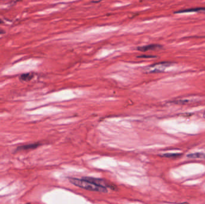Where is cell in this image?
<instances>
[{"label":"cell","instance_id":"6da1fadb","mask_svg":"<svg viewBox=\"0 0 205 204\" xmlns=\"http://www.w3.org/2000/svg\"><path fill=\"white\" fill-rule=\"evenodd\" d=\"M69 181L71 183L74 184L76 186L79 187L95 191H99V192L107 193L108 192L107 188L100 186L91 181L85 180V179H79L76 178H69Z\"/></svg>","mask_w":205,"mask_h":204},{"label":"cell","instance_id":"7a4b0ae2","mask_svg":"<svg viewBox=\"0 0 205 204\" xmlns=\"http://www.w3.org/2000/svg\"><path fill=\"white\" fill-rule=\"evenodd\" d=\"M173 64L168 62H161L150 65L144 68V71L147 73H156L163 72L167 67L170 66Z\"/></svg>","mask_w":205,"mask_h":204},{"label":"cell","instance_id":"3957f363","mask_svg":"<svg viewBox=\"0 0 205 204\" xmlns=\"http://www.w3.org/2000/svg\"><path fill=\"white\" fill-rule=\"evenodd\" d=\"M83 179H85L86 180L91 181L95 184H97L98 185H100V186H102V187H104L106 188H110L112 189H114V187L113 185L111 184H110L109 183H108L102 179H100V178H94V177H85L82 178Z\"/></svg>","mask_w":205,"mask_h":204},{"label":"cell","instance_id":"277c9868","mask_svg":"<svg viewBox=\"0 0 205 204\" xmlns=\"http://www.w3.org/2000/svg\"><path fill=\"white\" fill-rule=\"evenodd\" d=\"M162 47V46L160 45L157 44H152V45H149L144 46L141 47H138L137 48V51L142 52H145L149 51H155L158 50V49H161Z\"/></svg>","mask_w":205,"mask_h":204},{"label":"cell","instance_id":"5b68a950","mask_svg":"<svg viewBox=\"0 0 205 204\" xmlns=\"http://www.w3.org/2000/svg\"><path fill=\"white\" fill-rule=\"evenodd\" d=\"M201 11H205V7H196V8H192V9H188L185 10H180L174 12V13L179 14V13H192V12H201Z\"/></svg>","mask_w":205,"mask_h":204},{"label":"cell","instance_id":"8992f818","mask_svg":"<svg viewBox=\"0 0 205 204\" xmlns=\"http://www.w3.org/2000/svg\"><path fill=\"white\" fill-rule=\"evenodd\" d=\"M40 144L39 143H34V144H30L27 145H24L22 146H20L17 148L18 150H28L31 149H34L38 147Z\"/></svg>","mask_w":205,"mask_h":204},{"label":"cell","instance_id":"52a82bcc","mask_svg":"<svg viewBox=\"0 0 205 204\" xmlns=\"http://www.w3.org/2000/svg\"><path fill=\"white\" fill-rule=\"evenodd\" d=\"M188 158L191 159H205V153H191L187 155Z\"/></svg>","mask_w":205,"mask_h":204},{"label":"cell","instance_id":"ba28073f","mask_svg":"<svg viewBox=\"0 0 205 204\" xmlns=\"http://www.w3.org/2000/svg\"><path fill=\"white\" fill-rule=\"evenodd\" d=\"M34 77V74L33 73H25L23 74L20 76V80L23 82L30 81Z\"/></svg>","mask_w":205,"mask_h":204},{"label":"cell","instance_id":"9c48e42d","mask_svg":"<svg viewBox=\"0 0 205 204\" xmlns=\"http://www.w3.org/2000/svg\"><path fill=\"white\" fill-rule=\"evenodd\" d=\"M180 155H181V154H178V153H166L162 154L161 156L162 157H176Z\"/></svg>","mask_w":205,"mask_h":204},{"label":"cell","instance_id":"30bf717a","mask_svg":"<svg viewBox=\"0 0 205 204\" xmlns=\"http://www.w3.org/2000/svg\"><path fill=\"white\" fill-rule=\"evenodd\" d=\"M156 56H148V55H142V56H138V58H155Z\"/></svg>","mask_w":205,"mask_h":204},{"label":"cell","instance_id":"8fae6325","mask_svg":"<svg viewBox=\"0 0 205 204\" xmlns=\"http://www.w3.org/2000/svg\"><path fill=\"white\" fill-rule=\"evenodd\" d=\"M4 33H5L4 31H3V30L1 29H0V34H4Z\"/></svg>","mask_w":205,"mask_h":204},{"label":"cell","instance_id":"7c38bea8","mask_svg":"<svg viewBox=\"0 0 205 204\" xmlns=\"http://www.w3.org/2000/svg\"><path fill=\"white\" fill-rule=\"evenodd\" d=\"M3 23V21L1 19H0V23Z\"/></svg>","mask_w":205,"mask_h":204},{"label":"cell","instance_id":"4fadbf2b","mask_svg":"<svg viewBox=\"0 0 205 204\" xmlns=\"http://www.w3.org/2000/svg\"><path fill=\"white\" fill-rule=\"evenodd\" d=\"M22 1V0H16V1L17 2V1Z\"/></svg>","mask_w":205,"mask_h":204}]
</instances>
